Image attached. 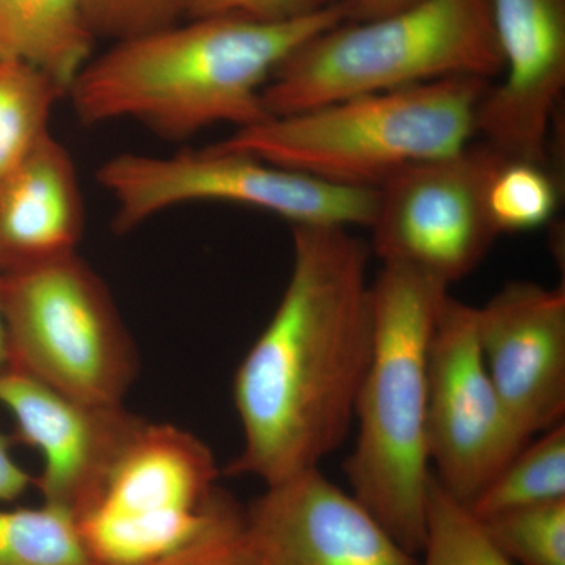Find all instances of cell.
I'll return each mask as SVG.
<instances>
[{"instance_id":"cell-30","label":"cell","mask_w":565,"mask_h":565,"mask_svg":"<svg viewBox=\"0 0 565 565\" xmlns=\"http://www.w3.org/2000/svg\"><path fill=\"white\" fill-rule=\"evenodd\" d=\"M90 565H95V564H90Z\"/></svg>"},{"instance_id":"cell-15","label":"cell","mask_w":565,"mask_h":565,"mask_svg":"<svg viewBox=\"0 0 565 565\" xmlns=\"http://www.w3.org/2000/svg\"><path fill=\"white\" fill-rule=\"evenodd\" d=\"M84 202L68 150L47 134L0 180L3 274L77 253Z\"/></svg>"},{"instance_id":"cell-11","label":"cell","mask_w":565,"mask_h":565,"mask_svg":"<svg viewBox=\"0 0 565 565\" xmlns=\"http://www.w3.org/2000/svg\"><path fill=\"white\" fill-rule=\"evenodd\" d=\"M0 405L13 416L18 440L43 456L33 484L43 503L76 520L98 503L115 465L147 423L122 404L85 403L11 366L0 374Z\"/></svg>"},{"instance_id":"cell-22","label":"cell","mask_w":565,"mask_h":565,"mask_svg":"<svg viewBox=\"0 0 565 565\" xmlns=\"http://www.w3.org/2000/svg\"><path fill=\"white\" fill-rule=\"evenodd\" d=\"M479 522L515 565H565V500L526 505Z\"/></svg>"},{"instance_id":"cell-7","label":"cell","mask_w":565,"mask_h":565,"mask_svg":"<svg viewBox=\"0 0 565 565\" xmlns=\"http://www.w3.org/2000/svg\"><path fill=\"white\" fill-rule=\"evenodd\" d=\"M96 178L117 204L111 226L118 234L185 203L243 204L292 226L348 230L370 228L377 207V189L332 184L214 147L166 158L125 152L104 162Z\"/></svg>"},{"instance_id":"cell-8","label":"cell","mask_w":565,"mask_h":565,"mask_svg":"<svg viewBox=\"0 0 565 565\" xmlns=\"http://www.w3.org/2000/svg\"><path fill=\"white\" fill-rule=\"evenodd\" d=\"M211 449L173 424L145 423L98 503L77 520L95 565H143L169 555L210 519L218 493Z\"/></svg>"},{"instance_id":"cell-24","label":"cell","mask_w":565,"mask_h":565,"mask_svg":"<svg viewBox=\"0 0 565 565\" xmlns=\"http://www.w3.org/2000/svg\"><path fill=\"white\" fill-rule=\"evenodd\" d=\"M93 35L115 41L132 39L177 24L189 0H84Z\"/></svg>"},{"instance_id":"cell-16","label":"cell","mask_w":565,"mask_h":565,"mask_svg":"<svg viewBox=\"0 0 565 565\" xmlns=\"http://www.w3.org/2000/svg\"><path fill=\"white\" fill-rule=\"evenodd\" d=\"M84 0H0V52L35 66L70 92L92 61Z\"/></svg>"},{"instance_id":"cell-23","label":"cell","mask_w":565,"mask_h":565,"mask_svg":"<svg viewBox=\"0 0 565 565\" xmlns=\"http://www.w3.org/2000/svg\"><path fill=\"white\" fill-rule=\"evenodd\" d=\"M143 565H256L245 531L244 509L218 490L202 530L180 548Z\"/></svg>"},{"instance_id":"cell-2","label":"cell","mask_w":565,"mask_h":565,"mask_svg":"<svg viewBox=\"0 0 565 565\" xmlns=\"http://www.w3.org/2000/svg\"><path fill=\"white\" fill-rule=\"evenodd\" d=\"M349 21L327 6L285 22L193 18L117 41L92 58L68 96L85 125L122 118L166 139H185L218 122L237 129L269 118L263 92L281 63L319 33Z\"/></svg>"},{"instance_id":"cell-19","label":"cell","mask_w":565,"mask_h":565,"mask_svg":"<svg viewBox=\"0 0 565 565\" xmlns=\"http://www.w3.org/2000/svg\"><path fill=\"white\" fill-rule=\"evenodd\" d=\"M77 520L55 505L0 509V565H90Z\"/></svg>"},{"instance_id":"cell-6","label":"cell","mask_w":565,"mask_h":565,"mask_svg":"<svg viewBox=\"0 0 565 565\" xmlns=\"http://www.w3.org/2000/svg\"><path fill=\"white\" fill-rule=\"evenodd\" d=\"M10 366L85 403L122 404L139 360L98 274L77 253L2 275Z\"/></svg>"},{"instance_id":"cell-17","label":"cell","mask_w":565,"mask_h":565,"mask_svg":"<svg viewBox=\"0 0 565 565\" xmlns=\"http://www.w3.org/2000/svg\"><path fill=\"white\" fill-rule=\"evenodd\" d=\"M565 500V424L530 441L467 505L478 520Z\"/></svg>"},{"instance_id":"cell-3","label":"cell","mask_w":565,"mask_h":565,"mask_svg":"<svg viewBox=\"0 0 565 565\" xmlns=\"http://www.w3.org/2000/svg\"><path fill=\"white\" fill-rule=\"evenodd\" d=\"M449 285L403 264H382L373 282L374 343L359 399L356 440L344 465L352 494L404 548L426 535L427 356Z\"/></svg>"},{"instance_id":"cell-10","label":"cell","mask_w":565,"mask_h":565,"mask_svg":"<svg viewBox=\"0 0 565 565\" xmlns=\"http://www.w3.org/2000/svg\"><path fill=\"white\" fill-rule=\"evenodd\" d=\"M530 441L487 371L476 307L449 294L427 356V451L435 481L468 505Z\"/></svg>"},{"instance_id":"cell-27","label":"cell","mask_w":565,"mask_h":565,"mask_svg":"<svg viewBox=\"0 0 565 565\" xmlns=\"http://www.w3.org/2000/svg\"><path fill=\"white\" fill-rule=\"evenodd\" d=\"M316 6H343L349 21H371L411 9L423 0H315Z\"/></svg>"},{"instance_id":"cell-28","label":"cell","mask_w":565,"mask_h":565,"mask_svg":"<svg viewBox=\"0 0 565 565\" xmlns=\"http://www.w3.org/2000/svg\"><path fill=\"white\" fill-rule=\"evenodd\" d=\"M2 270H0V374L10 367L9 341H7L6 319L2 305Z\"/></svg>"},{"instance_id":"cell-29","label":"cell","mask_w":565,"mask_h":565,"mask_svg":"<svg viewBox=\"0 0 565 565\" xmlns=\"http://www.w3.org/2000/svg\"><path fill=\"white\" fill-rule=\"evenodd\" d=\"M0 61H9V58L3 57L2 52H0Z\"/></svg>"},{"instance_id":"cell-14","label":"cell","mask_w":565,"mask_h":565,"mask_svg":"<svg viewBox=\"0 0 565 565\" xmlns=\"http://www.w3.org/2000/svg\"><path fill=\"white\" fill-rule=\"evenodd\" d=\"M476 333L494 388L527 440L565 415V288L512 281L476 307Z\"/></svg>"},{"instance_id":"cell-13","label":"cell","mask_w":565,"mask_h":565,"mask_svg":"<svg viewBox=\"0 0 565 565\" xmlns=\"http://www.w3.org/2000/svg\"><path fill=\"white\" fill-rule=\"evenodd\" d=\"M244 520L256 565H419L319 468L266 486L244 509Z\"/></svg>"},{"instance_id":"cell-18","label":"cell","mask_w":565,"mask_h":565,"mask_svg":"<svg viewBox=\"0 0 565 565\" xmlns=\"http://www.w3.org/2000/svg\"><path fill=\"white\" fill-rule=\"evenodd\" d=\"M65 88L35 66L0 61V180L50 134L55 104Z\"/></svg>"},{"instance_id":"cell-21","label":"cell","mask_w":565,"mask_h":565,"mask_svg":"<svg viewBox=\"0 0 565 565\" xmlns=\"http://www.w3.org/2000/svg\"><path fill=\"white\" fill-rule=\"evenodd\" d=\"M559 204V185L548 166L505 161L489 189V210L498 233L545 225Z\"/></svg>"},{"instance_id":"cell-25","label":"cell","mask_w":565,"mask_h":565,"mask_svg":"<svg viewBox=\"0 0 565 565\" xmlns=\"http://www.w3.org/2000/svg\"><path fill=\"white\" fill-rule=\"evenodd\" d=\"M321 9L315 0H189L185 17H237L259 22L297 20Z\"/></svg>"},{"instance_id":"cell-20","label":"cell","mask_w":565,"mask_h":565,"mask_svg":"<svg viewBox=\"0 0 565 565\" xmlns=\"http://www.w3.org/2000/svg\"><path fill=\"white\" fill-rule=\"evenodd\" d=\"M419 565H515L493 545L467 505L430 482Z\"/></svg>"},{"instance_id":"cell-5","label":"cell","mask_w":565,"mask_h":565,"mask_svg":"<svg viewBox=\"0 0 565 565\" xmlns=\"http://www.w3.org/2000/svg\"><path fill=\"white\" fill-rule=\"evenodd\" d=\"M501 73L489 0H423L308 40L275 71L263 103L269 117H280L352 96Z\"/></svg>"},{"instance_id":"cell-1","label":"cell","mask_w":565,"mask_h":565,"mask_svg":"<svg viewBox=\"0 0 565 565\" xmlns=\"http://www.w3.org/2000/svg\"><path fill=\"white\" fill-rule=\"evenodd\" d=\"M370 256L348 228L292 226L288 285L234 374L244 445L230 476L278 484L344 444L373 353Z\"/></svg>"},{"instance_id":"cell-26","label":"cell","mask_w":565,"mask_h":565,"mask_svg":"<svg viewBox=\"0 0 565 565\" xmlns=\"http://www.w3.org/2000/svg\"><path fill=\"white\" fill-rule=\"evenodd\" d=\"M33 484L35 478L14 460L10 438L0 430V503L20 500Z\"/></svg>"},{"instance_id":"cell-4","label":"cell","mask_w":565,"mask_h":565,"mask_svg":"<svg viewBox=\"0 0 565 565\" xmlns=\"http://www.w3.org/2000/svg\"><path fill=\"white\" fill-rule=\"evenodd\" d=\"M490 81L462 76L352 96L269 117L212 145L352 188L377 189L411 163L463 150L478 136Z\"/></svg>"},{"instance_id":"cell-9","label":"cell","mask_w":565,"mask_h":565,"mask_svg":"<svg viewBox=\"0 0 565 565\" xmlns=\"http://www.w3.org/2000/svg\"><path fill=\"white\" fill-rule=\"evenodd\" d=\"M508 158L478 141L441 158L411 163L377 188L371 253L446 285L462 280L500 236L489 189Z\"/></svg>"},{"instance_id":"cell-12","label":"cell","mask_w":565,"mask_h":565,"mask_svg":"<svg viewBox=\"0 0 565 565\" xmlns=\"http://www.w3.org/2000/svg\"><path fill=\"white\" fill-rule=\"evenodd\" d=\"M503 73L487 88L478 134L509 161L548 166L565 90V0H489Z\"/></svg>"}]
</instances>
